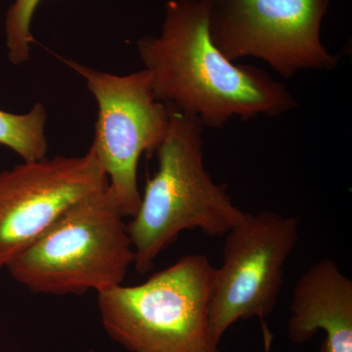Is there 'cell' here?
Listing matches in <instances>:
<instances>
[{
	"label": "cell",
	"mask_w": 352,
	"mask_h": 352,
	"mask_svg": "<svg viewBox=\"0 0 352 352\" xmlns=\"http://www.w3.org/2000/svg\"><path fill=\"white\" fill-rule=\"evenodd\" d=\"M208 19L210 0H170L161 34L138 41L160 101L210 129L298 107L286 85L267 72L227 59L210 38Z\"/></svg>",
	"instance_id": "6da1fadb"
},
{
	"label": "cell",
	"mask_w": 352,
	"mask_h": 352,
	"mask_svg": "<svg viewBox=\"0 0 352 352\" xmlns=\"http://www.w3.org/2000/svg\"><path fill=\"white\" fill-rule=\"evenodd\" d=\"M168 109L170 126L155 153L157 170L127 223L139 274L149 272L157 256L183 231L199 229L208 237H221L245 215L226 185L215 183L206 170L203 124Z\"/></svg>",
	"instance_id": "7a4b0ae2"
},
{
	"label": "cell",
	"mask_w": 352,
	"mask_h": 352,
	"mask_svg": "<svg viewBox=\"0 0 352 352\" xmlns=\"http://www.w3.org/2000/svg\"><path fill=\"white\" fill-rule=\"evenodd\" d=\"M110 187L78 201L6 266L34 294L80 296L124 283L134 252Z\"/></svg>",
	"instance_id": "3957f363"
},
{
	"label": "cell",
	"mask_w": 352,
	"mask_h": 352,
	"mask_svg": "<svg viewBox=\"0 0 352 352\" xmlns=\"http://www.w3.org/2000/svg\"><path fill=\"white\" fill-rule=\"evenodd\" d=\"M214 268L190 254L144 283L97 293L102 325L129 352H221L208 319Z\"/></svg>",
	"instance_id": "277c9868"
},
{
	"label": "cell",
	"mask_w": 352,
	"mask_h": 352,
	"mask_svg": "<svg viewBox=\"0 0 352 352\" xmlns=\"http://www.w3.org/2000/svg\"><path fill=\"white\" fill-rule=\"evenodd\" d=\"M82 76L98 105L91 148L108 177L122 214L133 217L141 204L138 164L156 153L170 122V111L157 98L149 72L126 76L105 73L60 58Z\"/></svg>",
	"instance_id": "5b68a950"
},
{
	"label": "cell",
	"mask_w": 352,
	"mask_h": 352,
	"mask_svg": "<svg viewBox=\"0 0 352 352\" xmlns=\"http://www.w3.org/2000/svg\"><path fill=\"white\" fill-rule=\"evenodd\" d=\"M330 0H210V38L235 63L263 60L282 78L302 71H333L339 55L322 43Z\"/></svg>",
	"instance_id": "8992f818"
},
{
	"label": "cell",
	"mask_w": 352,
	"mask_h": 352,
	"mask_svg": "<svg viewBox=\"0 0 352 352\" xmlns=\"http://www.w3.org/2000/svg\"><path fill=\"white\" fill-rule=\"evenodd\" d=\"M221 265L214 268L210 329L220 342L230 326L276 307L287 261L298 241V219L271 210L245 212L226 234Z\"/></svg>",
	"instance_id": "52a82bcc"
},
{
	"label": "cell",
	"mask_w": 352,
	"mask_h": 352,
	"mask_svg": "<svg viewBox=\"0 0 352 352\" xmlns=\"http://www.w3.org/2000/svg\"><path fill=\"white\" fill-rule=\"evenodd\" d=\"M109 186L91 147L82 156L44 157L0 173V270L72 206Z\"/></svg>",
	"instance_id": "ba28073f"
},
{
	"label": "cell",
	"mask_w": 352,
	"mask_h": 352,
	"mask_svg": "<svg viewBox=\"0 0 352 352\" xmlns=\"http://www.w3.org/2000/svg\"><path fill=\"white\" fill-rule=\"evenodd\" d=\"M288 321L289 340L302 344L322 330L321 352H352V281L332 259L310 266L296 282Z\"/></svg>",
	"instance_id": "9c48e42d"
},
{
	"label": "cell",
	"mask_w": 352,
	"mask_h": 352,
	"mask_svg": "<svg viewBox=\"0 0 352 352\" xmlns=\"http://www.w3.org/2000/svg\"><path fill=\"white\" fill-rule=\"evenodd\" d=\"M47 117V111L41 102L20 115L0 110V145L13 150L24 162L44 159L48 151Z\"/></svg>",
	"instance_id": "30bf717a"
},
{
	"label": "cell",
	"mask_w": 352,
	"mask_h": 352,
	"mask_svg": "<svg viewBox=\"0 0 352 352\" xmlns=\"http://www.w3.org/2000/svg\"><path fill=\"white\" fill-rule=\"evenodd\" d=\"M43 0H15L6 16V45L9 61L14 65L27 63L31 55L32 22Z\"/></svg>",
	"instance_id": "8fae6325"
},
{
	"label": "cell",
	"mask_w": 352,
	"mask_h": 352,
	"mask_svg": "<svg viewBox=\"0 0 352 352\" xmlns=\"http://www.w3.org/2000/svg\"><path fill=\"white\" fill-rule=\"evenodd\" d=\"M261 331H263L264 352H271L273 342V333L268 328L265 321H261Z\"/></svg>",
	"instance_id": "7c38bea8"
},
{
	"label": "cell",
	"mask_w": 352,
	"mask_h": 352,
	"mask_svg": "<svg viewBox=\"0 0 352 352\" xmlns=\"http://www.w3.org/2000/svg\"><path fill=\"white\" fill-rule=\"evenodd\" d=\"M89 352H94V351H89Z\"/></svg>",
	"instance_id": "4fadbf2b"
}]
</instances>
